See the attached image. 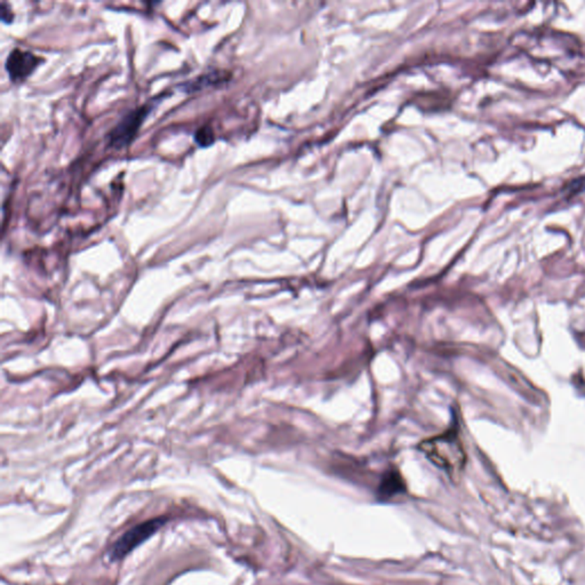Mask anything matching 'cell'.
<instances>
[{
  "label": "cell",
  "instance_id": "1",
  "mask_svg": "<svg viewBox=\"0 0 585 585\" xmlns=\"http://www.w3.org/2000/svg\"><path fill=\"white\" fill-rule=\"evenodd\" d=\"M417 448L431 463L444 470L452 479L460 477L465 465L466 455L455 426L442 435L423 440Z\"/></svg>",
  "mask_w": 585,
  "mask_h": 585
},
{
  "label": "cell",
  "instance_id": "2",
  "mask_svg": "<svg viewBox=\"0 0 585 585\" xmlns=\"http://www.w3.org/2000/svg\"><path fill=\"white\" fill-rule=\"evenodd\" d=\"M166 523L167 519L165 517H159V518H154V519L144 521V523L129 529V532H126L113 545V548L110 550V561H122V558H125L136 547L143 543L150 536L154 535V533L158 532V529L161 528Z\"/></svg>",
  "mask_w": 585,
  "mask_h": 585
},
{
  "label": "cell",
  "instance_id": "3",
  "mask_svg": "<svg viewBox=\"0 0 585 585\" xmlns=\"http://www.w3.org/2000/svg\"><path fill=\"white\" fill-rule=\"evenodd\" d=\"M151 109H152V107H150L149 104H144L142 107L127 113L117 124L116 127L110 131V145L122 149V147H127L129 144H131V142L134 140L135 136L138 134V129L143 124L144 120L147 118V115L150 113Z\"/></svg>",
  "mask_w": 585,
  "mask_h": 585
},
{
  "label": "cell",
  "instance_id": "4",
  "mask_svg": "<svg viewBox=\"0 0 585 585\" xmlns=\"http://www.w3.org/2000/svg\"><path fill=\"white\" fill-rule=\"evenodd\" d=\"M41 61V59L31 52H25V50L15 48L7 57L5 66H6L10 80L20 82L28 78L29 75L37 69Z\"/></svg>",
  "mask_w": 585,
  "mask_h": 585
},
{
  "label": "cell",
  "instance_id": "5",
  "mask_svg": "<svg viewBox=\"0 0 585 585\" xmlns=\"http://www.w3.org/2000/svg\"><path fill=\"white\" fill-rule=\"evenodd\" d=\"M406 491V484L397 470H389L382 477L377 495L381 500H390L396 495Z\"/></svg>",
  "mask_w": 585,
  "mask_h": 585
},
{
  "label": "cell",
  "instance_id": "6",
  "mask_svg": "<svg viewBox=\"0 0 585 585\" xmlns=\"http://www.w3.org/2000/svg\"><path fill=\"white\" fill-rule=\"evenodd\" d=\"M221 77H222V73H221V72H207L205 75H199V77L194 79V80L187 82V84L183 86V88H185V91L188 92V93L201 91L203 88L208 87V86H213V85L215 84H219V82L222 80Z\"/></svg>",
  "mask_w": 585,
  "mask_h": 585
},
{
  "label": "cell",
  "instance_id": "7",
  "mask_svg": "<svg viewBox=\"0 0 585 585\" xmlns=\"http://www.w3.org/2000/svg\"><path fill=\"white\" fill-rule=\"evenodd\" d=\"M194 140L201 147H210V144H213L215 141L213 129L207 127V126H203L201 129H198Z\"/></svg>",
  "mask_w": 585,
  "mask_h": 585
},
{
  "label": "cell",
  "instance_id": "8",
  "mask_svg": "<svg viewBox=\"0 0 585 585\" xmlns=\"http://www.w3.org/2000/svg\"><path fill=\"white\" fill-rule=\"evenodd\" d=\"M13 17H14V15H13L10 8H8V7L6 6V3H1V19H3V22H12Z\"/></svg>",
  "mask_w": 585,
  "mask_h": 585
}]
</instances>
